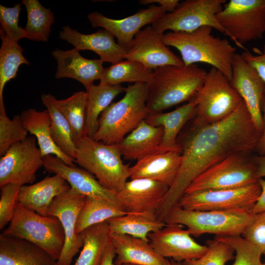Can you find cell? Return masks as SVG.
Segmentation results:
<instances>
[{"label":"cell","mask_w":265,"mask_h":265,"mask_svg":"<svg viewBox=\"0 0 265 265\" xmlns=\"http://www.w3.org/2000/svg\"><path fill=\"white\" fill-rule=\"evenodd\" d=\"M192 128L181 147L182 160L178 175L156 212L159 220L163 221L197 177L230 156L255 150L261 135L243 101L225 119Z\"/></svg>","instance_id":"1"},{"label":"cell","mask_w":265,"mask_h":265,"mask_svg":"<svg viewBox=\"0 0 265 265\" xmlns=\"http://www.w3.org/2000/svg\"><path fill=\"white\" fill-rule=\"evenodd\" d=\"M207 73L195 64L159 67L152 74L147 85L149 114L192 100L203 85Z\"/></svg>","instance_id":"2"},{"label":"cell","mask_w":265,"mask_h":265,"mask_svg":"<svg viewBox=\"0 0 265 265\" xmlns=\"http://www.w3.org/2000/svg\"><path fill=\"white\" fill-rule=\"evenodd\" d=\"M212 29L203 26L190 32L170 31L164 34L163 41L179 51L184 65L206 63L230 80L236 49L228 40L213 35Z\"/></svg>","instance_id":"3"},{"label":"cell","mask_w":265,"mask_h":265,"mask_svg":"<svg viewBox=\"0 0 265 265\" xmlns=\"http://www.w3.org/2000/svg\"><path fill=\"white\" fill-rule=\"evenodd\" d=\"M124 92L121 99L111 103L101 114L93 139L117 144L146 119L149 114L147 84L134 83L125 88Z\"/></svg>","instance_id":"4"},{"label":"cell","mask_w":265,"mask_h":265,"mask_svg":"<svg viewBox=\"0 0 265 265\" xmlns=\"http://www.w3.org/2000/svg\"><path fill=\"white\" fill-rule=\"evenodd\" d=\"M256 215L250 210L193 211L176 205L169 210L163 221L184 225L190 235L196 237L204 234L232 237L242 235Z\"/></svg>","instance_id":"5"},{"label":"cell","mask_w":265,"mask_h":265,"mask_svg":"<svg viewBox=\"0 0 265 265\" xmlns=\"http://www.w3.org/2000/svg\"><path fill=\"white\" fill-rule=\"evenodd\" d=\"M75 162L94 175L106 189L118 193L130 178L117 144H107L85 136L76 143Z\"/></svg>","instance_id":"6"},{"label":"cell","mask_w":265,"mask_h":265,"mask_svg":"<svg viewBox=\"0 0 265 265\" xmlns=\"http://www.w3.org/2000/svg\"><path fill=\"white\" fill-rule=\"evenodd\" d=\"M2 234L28 241L49 253L57 261L65 243V235L59 219L41 215L18 202L13 217Z\"/></svg>","instance_id":"7"},{"label":"cell","mask_w":265,"mask_h":265,"mask_svg":"<svg viewBox=\"0 0 265 265\" xmlns=\"http://www.w3.org/2000/svg\"><path fill=\"white\" fill-rule=\"evenodd\" d=\"M196 112L193 128H198L219 122L233 113L242 102L228 79L212 68L193 98Z\"/></svg>","instance_id":"8"},{"label":"cell","mask_w":265,"mask_h":265,"mask_svg":"<svg viewBox=\"0 0 265 265\" xmlns=\"http://www.w3.org/2000/svg\"><path fill=\"white\" fill-rule=\"evenodd\" d=\"M230 38L239 48L265 33V0H230L217 14Z\"/></svg>","instance_id":"9"},{"label":"cell","mask_w":265,"mask_h":265,"mask_svg":"<svg viewBox=\"0 0 265 265\" xmlns=\"http://www.w3.org/2000/svg\"><path fill=\"white\" fill-rule=\"evenodd\" d=\"M226 1L225 0H186L180 2L174 11L165 13L152 26L163 33L167 30L190 32L203 26H210L230 37L216 16Z\"/></svg>","instance_id":"10"},{"label":"cell","mask_w":265,"mask_h":265,"mask_svg":"<svg viewBox=\"0 0 265 265\" xmlns=\"http://www.w3.org/2000/svg\"><path fill=\"white\" fill-rule=\"evenodd\" d=\"M245 154L228 157L197 177L185 193L240 188L258 182L256 166Z\"/></svg>","instance_id":"11"},{"label":"cell","mask_w":265,"mask_h":265,"mask_svg":"<svg viewBox=\"0 0 265 265\" xmlns=\"http://www.w3.org/2000/svg\"><path fill=\"white\" fill-rule=\"evenodd\" d=\"M261 190L257 182L237 188L186 193L180 198L177 205L184 209L193 211L251 210Z\"/></svg>","instance_id":"12"},{"label":"cell","mask_w":265,"mask_h":265,"mask_svg":"<svg viewBox=\"0 0 265 265\" xmlns=\"http://www.w3.org/2000/svg\"><path fill=\"white\" fill-rule=\"evenodd\" d=\"M34 136L11 146L0 159V187L7 184H32L36 172L44 165Z\"/></svg>","instance_id":"13"},{"label":"cell","mask_w":265,"mask_h":265,"mask_svg":"<svg viewBox=\"0 0 265 265\" xmlns=\"http://www.w3.org/2000/svg\"><path fill=\"white\" fill-rule=\"evenodd\" d=\"M86 197L71 188L56 196L51 204L47 215L57 217L65 235V243L56 265H71L72 259L83 243L82 232H77V220Z\"/></svg>","instance_id":"14"},{"label":"cell","mask_w":265,"mask_h":265,"mask_svg":"<svg viewBox=\"0 0 265 265\" xmlns=\"http://www.w3.org/2000/svg\"><path fill=\"white\" fill-rule=\"evenodd\" d=\"M164 34L152 25L141 29L127 50L125 59L137 61L152 70L169 65H184L182 59L164 43Z\"/></svg>","instance_id":"15"},{"label":"cell","mask_w":265,"mask_h":265,"mask_svg":"<svg viewBox=\"0 0 265 265\" xmlns=\"http://www.w3.org/2000/svg\"><path fill=\"white\" fill-rule=\"evenodd\" d=\"M149 242L157 254L178 262L200 258L207 251V245L195 241L183 225L166 224L161 229L149 234Z\"/></svg>","instance_id":"16"},{"label":"cell","mask_w":265,"mask_h":265,"mask_svg":"<svg viewBox=\"0 0 265 265\" xmlns=\"http://www.w3.org/2000/svg\"><path fill=\"white\" fill-rule=\"evenodd\" d=\"M230 82L241 98L256 127L262 133L263 128L262 102L265 91V82L241 54L236 53L234 57Z\"/></svg>","instance_id":"17"},{"label":"cell","mask_w":265,"mask_h":265,"mask_svg":"<svg viewBox=\"0 0 265 265\" xmlns=\"http://www.w3.org/2000/svg\"><path fill=\"white\" fill-rule=\"evenodd\" d=\"M169 187L150 179H132L116 193L122 209L127 213L156 216Z\"/></svg>","instance_id":"18"},{"label":"cell","mask_w":265,"mask_h":265,"mask_svg":"<svg viewBox=\"0 0 265 265\" xmlns=\"http://www.w3.org/2000/svg\"><path fill=\"white\" fill-rule=\"evenodd\" d=\"M165 13L162 7L153 5L123 19H111L98 12L89 14L87 18L93 27H101L108 31L116 38L117 43L128 50L142 27L152 25Z\"/></svg>","instance_id":"19"},{"label":"cell","mask_w":265,"mask_h":265,"mask_svg":"<svg viewBox=\"0 0 265 265\" xmlns=\"http://www.w3.org/2000/svg\"><path fill=\"white\" fill-rule=\"evenodd\" d=\"M43 160V167L47 171L62 176L76 192L120 207L116 193L103 187L95 177L87 170L76 166H69L53 155L45 156Z\"/></svg>","instance_id":"20"},{"label":"cell","mask_w":265,"mask_h":265,"mask_svg":"<svg viewBox=\"0 0 265 265\" xmlns=\"http://www.w3.org/2000/svg\"><path fill=\"white\" fill-rule=\"evenodd\" d=\"M59 37L80 51L95 52L104 62L113 64L125 59L127 50L116 43L114 36L105 29L85 34L72 29L69 26H64L59 32Z\"/></svg>","instance_id":"21"},{"label":"cell","mask_w":265,"mask_h":265,"mask_svg":"<svg viewBox=\"0 0 265 265\" xmlns=\"http://www.w3.org/2000/svg\"><path fill=\"white\" fill-rule=\"evenodd\" d=\"M182 160L181 151H158L130 167V178L150 179L170 187L178 175Z\"/></svg>","instance_id":"22"},{"label":"cell","mask_w":265,"mask_h":265,"mask_svg":"<svg viewBox=\"0 0 265 265\" xmlns=\"http://www.w3.org/2000/svg\"><path fill=\"white\" fill-rule=\"evenodd\" d=\"M77 48L63 51L56 49L52 55L57 62L55 78H71L81 83L85 89L100 80L104 68L100 59H87L81 56Z\"/></svg>","instance_id":"23"},{"label":"cell","mask_w":265,"mask_h":265,"mask_svg":"<svg viewBox=\"0 0 265 265\" xmlns=\"http://www.w3.org/2000/svg\"><path fill=\"white\" fill-rule=\"evenodd\" d=\"M70 188L62 176L54 174L35 184L22 186L18 193L17 202L29 210L47 216L53 200Z\"/></svg>","instance_id":"24"},{"label":"cell","mask_w":265,"mask_h":265,"mask_svg":"<svg viewBox=\"0 0 265 265\" xmlns=\"http://www.w3.org/2000/svg\"><path fill=\"white\" fill-rule=\"evenodd\" d=\"M49 253L25 239L0 235V265H56Z\"/></svg>","instance_id":"25"},{"label":"cell","mask_w":265,"mask_h":265,"mask_svg":"<svg viewBox=\"0 0 265 265\" xmlns=\"http://www.w3.org/2000/svg\"><path fill=\"white\" fill-rule=\"evenodd\" d=\"M116 258L115 265H167L168 259L156 253L149 241L128 235L111 233Z\"/></svg>","instance_id":"26"},{"label":"cell","mask_w":265,"mask_h":265,"mask_svg":"<svg viewBox=\"0 0 265 265\" xmlns=\"http://www.w3.org/2000/svg\"><path fill=\"white\" fill-rule=\"evenodd\" d=\"M163 128L142 121L117 144L127 160H138L159 151L163 136Z\"/></svg>","instance_id":"27"},{"label":"cell","mask_w":265,"mask_h":265,"mask_svg":"<svg viewBox=\"0 0 265 265\" xmlns=\"http://www.w3.org/2000/svg\"><path fill=\"white\" fill-rule=\"evenodd\" d=\"M196 112V104L193 99L187 104L168 112L149 114L145 121L151 125L161 126L163 136L159 151H181L176 142L178 133L186 123Z\"/></svg>","instance_id":"28"},{"label":"cell","mask_w":265,"mask_h":265,"mask_svg":"<svg viewBox=\"0 0 265 265\" xmlns=\"http://www.w3.org/2000/svg\"><path fill=\"white\" fill-rule=\"evenodd\" d=\"M20 116L27 132L36 138L43 158L53 155L69 166H76L75 160L64 153L54 143L50 130V115L47 109L37 111L29 108L23 111Z\"/></svg>","instance_id":"29"},{"label":"cell","mask_w":265,"mask_h":265,"mask_svg":"<svg viewBox=\"0 0 265 265\" xmlns=\"http://www.w3.org/2000/svg\"><path fill=\"white\" fill-rule=\"evenodd\" d=\"M121 85L94 84L86 89L87 93L86 132L93 138L99 126V119L103 112L108 107L119 94L125 92Z\"/></svg>","instance_id":"30"},{"label":"cell","mask_w":265,"mask_h":265,"mask_svg":"<svg viewBox=\"0 0 265 265\" xmlns=\"http://www.w3.org/2000/svg\"><path fill=\"white\" fill-rule=\"evenodd\" d=\"M83 243L74 265H100L107 247L112 244L107 221L91 226L82 232Z\"/></svg>","instance_id":"31"},{"label":"cell","mask_w":265,"mask_h":265,"mask_svg":"<svg viewBox=\"0 0 265 265\" xmlns=\"http://www.w3.org/2000/svg\"><path fill=\"white\" fill-rule=\"evenodd\" d=\"M111 233L128 235L149 242V234L166 225L156 216L138 213H127L106 221Z\"/></svg>","instance_id":"32"},{"label":"cell","mask_w":265,"mask_h":265,"mask_svg":"<svg viewBox=\"0 0 265 265\" xmlns=\"http://www.w3.org/2000/svg\"><path fill=\"white\" fill-rule=\"evenodd\" d=\"M41 100L51 118L50 130L56 145L66 155L75 160L76 147L71 127L58 107L56 99L51 94H43Z\"/></svg>","instance_id":"33"},{"label":"cell","mask_w":265,"mask_h":265,"mask_svg":"<svg viewBox=\"0 0 265 265\" xmlns=\"http://www.w3.org/2000/svg\"><path fill=\"white\" fill-rule=\"evenodd\" d=\"M153 72V70L137 61L123 60L105 68L99 83L111 85L124 82L147 83Z\"/></svg>","instance_id":"34"},{"label":"cell","mask_w":265,"mask_h":265,"mask_svg":"<svg viewBox=\"0 0 265 265\" xmlns=\"http://www.w3.org/2000/svg\"><path fill=\"white\" fill-rule=\"evenodd\" d=\"M1 45L0 49V102H3V92L5 84L17 77L19 68L22 64L30 65L23 55V49L18 42L6 36L1 27L0 29Z\"/></svg>","instance_id":"35"},{"label":"cell","mask_w":265,"mask_h":265,"mask_svg":"<svg viewBox=\"0 0 265 265\" xmlns=\"http://www.w3.org/2000/svg\"><path fill=\"white\" fill-rule=\"evenodd\" d=\"M27 19L24 28L26 38L35 41L47 42L54 22V16L50 9L40 4L38 0H23Z\"/></svg>","instance_id":"36"},{"label":"cell","mask_w":265,"mask_h":265,"mask_svg":"<svg viewBox=\"0 0 265 265\" xmlns=\"http://www.w3.org/2000/svg\"><path fill=\"white\" fill-rule=\"evenodd\" d=\"M56 103L69 123L75 144L87 136L86 132V92H76L65 99H56Z\"/></svg>","instance_id":"37"},{"label":"cell","mask_w":265,"mask_h":265,"mask_svg":"<svg viewBox=\"0 0 265 265\" xmlns=\"http://www.w3.org/2000/svg\"><path fill=\"white\" fill-rule=\"evenodd\" d=\"M125 214L118 205L86 197L77 220V232L79 234L91 226Z\"/></svg>","instance_id":"38"},{"label":"cell","mask_w":265,"mask_h":265,"mask_svg":"<svg viewBox=\"0 0 265 265\" xmlns=\"http://www.w3.org/2000/svg\"><path fill=\"white\" fill-rule=\"evenodd\" d=\"M28 132L20 115H15L12 119L7 116L3 102H0V156L5 154L8 149L16 143L27 137Z\"/></svg>","instance_id":"39"},{"label":"cell","mask_w":265,"mask_h":265,"mask_svg":"<svg viewBox=\"0 0 265 265\" xmlns=\"http://www.w3.org/2000/svg\"><path fill=\"white\" fill-rule=\"evenodd\" d=\"M207 250L200 258L186 260L183 265H225L233 260L235 250L228 243L214 238L207 241Z\"/></svg>","instance_id":"40"},{"label":"cell","mask_w":265,"mask_h":265,"mask_svg":"<svg viewBox=\"0 0 265 265\" xmlns=\"http://www.w3.org/2000/svg\"><path fill=\"white\" fill-rule=\"evenodd\" d=\"M215 238L230 245L236 254L232 265H260L262 253L259 248L241 236Z\"/></svg>","instance_id":"41"},{"label":"cell","mask_w":265,"mask_h":265,"mask_svg":"<svg viewBox=\"0 0 265 265\" xmlns=\"http://www.w3.org/2000/svg\"><path fill=\"white\" fill-rule=\"evenodd\" d=\"M21 3L12 7L0 5V23L6 36L9 39L18 42L22 38H26L24 28L19 25V17L22 10Z\"/></svg>","instance_id":"42"},{"label":"cell","mask_w":265,"mask_h":265,"mask_svg":"<svg viewBox=\"0 0 265 265\" xmlns=\"http://www.w3.org/2000/svg\"><path fill=\"white\" fill-rule=\"evenodd\" d=\"M22 186L7 184L0 187V229H4L11 221L18 193Z\"/></svg>","instance_id":"43"},{"label":"cell","mask_w":265,"mask_h":265,"mask_svg":"<svg viewBox=\"0 0 265 265\" xmlns=\"http://www.w3.org/2000/svg\"><path fill=\"white\" fill-rule=\"evenodd\" d=\"M242 237L259 248L262 254H265V212L257 214Z\"/></svg>","instance_id":"44"},{"label":"cell","mask_w":265,"mask_h":265,"mask_svg":"<svg viewBox=\"0 0 265 265\" xmlns=\"http://www.w3.org/2000/svg\"><path fill=\"white\" fill-rule=\"evenodd\" d=\"M257 54H253L246 50L243 52L241 56L257 72L261 79L265 82V44L262 51L254 49Z\"/></svg>","instance_id":"45"},{"label":"cell","mask_w":265,"mask_h":265,"mask_svg":"<svg viewBox=\"0 0 265 265\" xmlns=\"http://www.w3.org/2000/svg\"><path fill=\"white\" fill-rule=\"evenodd\" d=\"M261 187V193L253 208L251 209L254 214H258L265 212V179L260 178L258 179Z\"/></svg>","instance_id":"46"},{"label":"cell","mask_w":265,"mask_h":265,"mask_svg":"<svg viewBox=\"0 0 265 265\" xmlns=\"http://www.w3.org/2000/svg\"><path fill=\"white\" fill-rule=\"evenodd\" d=\"M139 2V3L143 5L157 3L168 13L174 11L180 3L179 0H140Z\"/></svg>","instance_id":"47"},{"label":"cell","mask_w":265,"mask_h":265,"mask_svg":"<svg viewBox=\"0 0 265 265\" xmlns=\"http://www.w3.org/2000/svg\"><path fill=\"white\" fill-rule=\"evenodd\" d=\"M262 112L263 120V128L261 136L255 150L260 156L265 155V91L262 102Z\"/></svg>","instance_id":"48"},{"label":"cell","mask_w":265,"mask_h":265,"mask_svg":"<svg viewBox=\"0 0 265 265\" xmlns=\"http://www.w3.org/2000/svg\"><path fill=\"white\" fill-rule=\"evenodd\" d=\"M256 166L257 179L265 178V155L257 156L253 160Z\"/></svg>","instance_id":"49"},{"label":"cell","mask_w":265,"mask_h":265,"mask_svg":"<svg viewBox=\"0 0 265 265\" xmlns=\"http://www.w3.org/2000/svg\"><path fill=\"white\" fill-rule=\"evenodd\" d=\"M116 254L113 246L109 245L106 249L100 265H115Z\"/></svg>","instance_id":"50"},{"label":"cell","mask_w":265,"mask_h":265,"mask_svg":"<svg viewBox=\"0 0 265 265\" xmlns=\"http://www.w3.org/2000/svg\"><path fill=\"white\" fill-rule=\"evenodd\" d=\"M167 265H183V263L181 262H178L173 260H169Z\"/></svg>","instance_id":"51"},{"label":"cell","mask_w":265,"mask_h":265,"mask_svg":"<svg viewBox=\"0 0 265 265\" xmlns=\"http://www.w3.org/2000/svg\"><path fill=\"white\" fill-rule=\"evenodd\" d=\"M120 265H139L132 264V263H124V264H121Z\"/></svg>","instance_id":"52"},{"label":"cell","mask_w":265,"mask_h":265,"mask_svg":"<svg viewBox=\"0 0 265 265\" xmlns=\"http://www.w3.org/2000/svg\"><path fill=\"white\" fill-rule=\"evenodd\" d=\"M260 265H265V264H263L261 263V264H260Z\"/></svg>","instance_id":"53"}]
</instances>
